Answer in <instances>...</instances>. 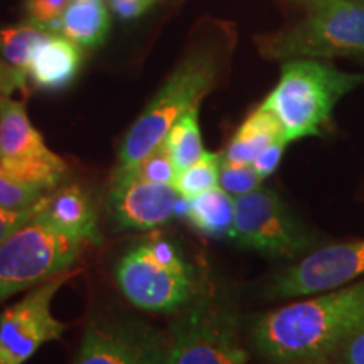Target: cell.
Listing matches in <instances>:
<instances>
[{
    "instance_id": "6da1fadb",
    "label": "cell",
    "mask_w": 364,
    "mask_h": 364,
    "mask_svg": "<svg viewBox=\"0 0 364 364\" xmlns=\"http://www.w3.org/2000/svg\"><path fill=\"white\" fill-rule=\"evenodd\" d=\"M233 48L230 27L218 21H204L194 27L184 56L156 93L118 150L115 171L134 167L164 142L172 125L218 85Z\"/></svg>"
},
{
    "instance_id": "7a4b0ae2",
    "label": "cell",
    "mask_w": 364,
    "mask_h": 364,
    "mask_svg": "<svg viewBox=\"0 0 364 364\" xmlns=\"http://www.w3.org/2000/svg\"><path fill=\"white\" fill-rule=\"evenodd\" d=\"M363 327L364 280L267 314L253 327V344L270 361L316 363Z\"/></svg>"
},
{
    "instance_id": "3957f363",
    "label": "cell",
    "mask_w": 364,
    "mask_h": 364,
    "mask_svg": "<svg viewBox=\"0 0 364 364\" xmlns=\"http://www.w3.org/2000/svg\"><path fill=\"white\" fill-rule=\"evenodd\" d=\"M364 83V75L344 73L316 59H289L279 85L260 107L279 120L287 144L321 135L336 103Z\"/></svg>"
},
{
    "instance_id": "277c9868",
    "label": "cell",
    "mask_w": 364,
    "mask_h": 364,
    "mask_svg": "<svg viewBox=\"0 0 364 364\" xmlns=\"http://www.w3.org/2000/svg\"><path fill=\"white\" fill-rule=\"evenodd\" d=\"M302 21L258 41L268 59L364 56V4L309 0Z\"/></svg>"
},
{
    "instance_id": "5b68a950",
    "label": "cell",
    "mask_w": 364,
    "mask_h": 364,
    "mask_svg": "<svg viewBox=\"0 0 364 364\" xmlns=\"http://www.w3.org/2000/svg\"><path fill=\"white\" fill-rule=\"evenodd\" d=\"M115 279L130 304L149 312H172L194 295V272L169 240L154 235L120 258Z\"/></svg>"
},
{
    "instance_id": "8992f818",
    "label": "cell",
    "mask_w": 364,
    "mask_h": 364,
    "mask_svg": "<svg viewBox=\"0 0 364 364\" xmlns=\"http://www.w3.org/2000/svg\"><path fill=\"white\" fill-rule=\"evenodd\" d=\"M41 211L0 243V304L70 270L78 260L85 243L61 233Z\"/></svg>"
},
{
    "instance_id": "52a82bcc",
    "label": "cell",
    "mask_w": 364,
    "mask_h": 364,
    "mask_svg": "<svg viewBox=\"0 0 364 364\" xmlns=\"http://www.w3.org/2000/svg\"><path fill=\"white\" fill-rule=\"evenodd\" d=\"M0 169L46 193L56 189L68 172L66 162L31 124L21 100L7 98L0 103Z\"/></svg>"
},
{
    "instance_id": "ba28073f",
    "label": "cell",
    "mask_w": 364,
    "mask_h": 364,
    "mask_svg": "<svg viewBox=\"0 0 364 364\" xmlns=\"http://www.w3.org/2000/svg\"><path fill=\"white\" fill-rule=\"evenodd\" d=\"M240 247L263 255L294 258L311 245V236L287 204L270 189L235 198V226L231 236Z\"/></svg>"
},
{
    "instance_id": "9c48e42d",
    "label": "cell",
    "mask_w": 364,
    "mask_h": 364,
    "mask_svg": "<svg viewBox=\"0 0 364 364\" xmlns=\"http://www.w3.org/2000/svg\"><path fill=\"white\" fill-rule=\"evenodd\" d=\"M80 270H66L31 290L0 314V364H26L46 343L58 341L66 324L54 318L51 302Z\"/></svg>"
},
{
    "instance_id": "30bf717a",
    "label": "cell",
    "mask_w": 364,
    "mask_h": 364,
    "mask_svg": "<svg viewBox=\"0 0 364 364\" xmlns=\"http://www.w3.org/2000/svg\"><path fill=\"white\" fill-rule=\"evenodd\" d=\"M162 332L139 318H102L88 324L73 364H166Z\"/></svg>"
},
{
    "instance_id": "8fae6325",
    "label": "cell",
    "mask_w": 364,
    "mask_h": 364,
    "mask_svg": "<svg viewBox=\"0 0 364 364\" xmlns=\"http://www.w3.org/2000/svg\"><path fill=\"white\" fill-rule=\"evenodd\" d=\"M364 275V240L329 245L282 272L268 289L273 299L309 297L353 284Z\"/></svg>"
},
{
    "instance_id": "7c38bea8",
    "label": "cell",
    "mask_w": 364,
    "mask_h": 364,
    "mask_svg": "<svg viewBox=\"0 0 364 364\" xmlns=\"http://www.w3.org/2000/svg\"><path fill=\"white\" fill-rule=\"evenodd\" d=\"M166 364H248V354L225 317L196 306L172 326Z\"/></svg>"
},
{
    "instance_id": "4fadbf2b",
    "label": "cell",
    "mask_w": 364,
    "mask_h": 364,
    "mask_svg": "<svg viewBox=\"0 0 364 364\" xmlns=\"http://www.w3.org/2000/svg\"><path fill=\"white\" fill-rule=\"evenodd\" d=\"M179 193L172 184H157L129 174L115 172L108 193L112 220L127 230H152L174 220Z\"/></svg>"
},
{
    "instance_id": "5bb4252c",
    "label": "cell",
    "mask_w": 364,
    "mask_h": 364,
    "mask_svg": "<svg viewBox=\"0 0 364 364\" xmlns=\"http://www.w3.org/2000/svg\"><path fill=\"white\" fill-rule=\"evenodd\" d=\"M83 66V49L65 36L48 33L36 44L26 75L36 88L61 91L75 83Z\"/></svg>"
},
{
    "instance_id": "9a60e30c",
    "label": "cell",
    "mask_w": 364,
    "mask_h": 364,
    "mask_svg": "<svg viewBox=\"0 0 364 364\" xmlns=\"http://www.w3.org/2000/svg\"><path fill=\"white\" fill-rule=\"evenodd\" d=\"M43 216L61 233L81 243L102 245L98 216L91 196L80 184L63 186L56 193L46 196Z\"/></svg>"
},
{
    "instance_id": "2e32d148",
    "label": "cell",
    "mask_w": 364,
    "mask_h": 364,
    "mask_svg": "<svg viewBox=\"0 0 364 364\" xmlns=\"http://www.w3.org/2000/svg\"><path fill=\"white\" fill-rule=\"evenodd\" d=\"M280 140H285V136L279 120L263 107H258L236 130L221 159L225 162L252 166L263 150Z\"/></svg>"
},
{
    "instance_id": "e0dca14e",
    "label": "cell",
    "mask_w": 364,
    "mask_h": 364,
    "mask_svg": "<svg viewBox=\"0 0 364 364\" xmlns=\"http://www.w3.org/2000/svg\"><path fill=\"white\" fill-rule=\"evenodd\" d=\"M107 0H71L61 19V34L81 49H98L110 34Z\"/></svg>"
},
{
    "instance_id": "ac0fdd59",
    "label": "cell",
    "mask_w": 364,
    "mask_h": 364,
    "mask_svg": "<svg viewBox=\"0 0 364 364\" xmlns=\"http://www.w3.org/2000/svg\"><path fill=\"white\" fill-rule=\"evenodd\" d=\"M194 230L211 238L233 236L235 198L216 186L189 199L188 220Z\"/></svg>"
},
{
    "instance_id": "d6986e66",
    "label": "cell",
    "mask_w": 364,
    "mask_h": 364,
    "mask_svg": "<svg viewBox=\"0 0 364 364\" xmlns=\"http://www.w3.org/2000/svg\"><path fill=\"white\" fill-rule=\"evenodd\" d=\"M162 145L166 147L172 162H174L177 174L193 166L206 152L203 147L201 130H199L198 108L186 112L172 125V129L166 135Z\"/></svg>"
},
{
    "instance_id": "ffe728a7",
    "label": "cell",
    "mask_w": 364,
    "mask_h": 364,
    "mask_svg": "<svg viewBox=\"0 0 364 364\" xmlns=\"http://www.w3.org/2000/svg\"><path fill=\"white\" fill-rule=\"evenodd\" d=\"M46 34L48 31L41 29L29 21L16 26L0 27V56L11 66L26 73L36 44Z\"/></svg>"
},
{
    "instance_id": "44dd1931",
    "label": "cell",
    "mask_w": 364,
    "mask_h": 364,
    "mask_svg": "<svg viewBox=\"0 0 364 364\" xmlns=\"http://www.w3.org/2000/svg\"><path fill=\"white\" fill-rule=\"evenodd\" d=\"M220 171L221 156L204 152L193 166L176 176L172 186L181 196L191 199L194 196L204 193V191L220 186Z\"/></svg>"
},
{
    "instance_id": "7402d4cb",
    "label": "cell",
    "mask_w": 364,
    "mask_h": 364,
    "mask_svg": "<svg viewBox=\"0 0 364 364\" xmlns=\"http://www.w3.org/2000/svg\"><path fill=\"white\" fill-rule=\"evenodd\" d=\"M46 191L14 179L0 169V208L22 211L34 208L46 198Z\"/></svg>"
},
{
    "instance_id": "603a6c76",
    "label": "cell",
    "mask_w": 364,
    "mask_h": 364,
    "mask_svg": "<svg viewBox=\"0 0 364 364\" xmlns=\"http://www.w3.org/2000/svg\"><path fill=\"white\" fill-rule=\"evenodd\" d=\"M115 172H129V174L139 177V179L157 182V184H172L177 176L174 162H172L171 156L167 154V150L162 144L152 154H149L140 162H136L134 167H130L127 171Z\"/></svg>"
},
{
    "instance_id": "cb8c5ba5",
    "label": "cell",
    "mask_w": 364,
    "mask_h": 364,
    "mask_svg": "<svg viewBox=\"0 0 364 364\" xmlns=\"http://www.w3.org/2000/svg\"><path fill=\"white\" fill-rule=\"evenodd\" d=\"M262 176L253 169V166H243V164L225 162L221 159L220 171V188L231 194L233 198L253 193L260 189Z\"/></svg>"
},
{
    "instance_id": "d4e9b609",
    "label": "cell",
    "mask_w": 364,
    "mask_h": 364,
    "mask_svg": "<svg viewBox=\"0 0 364 364\" xmlns=\"http://www.w3.org/2000/svg\"><path fill=\"white\" fill-rule=\"evenodd\" d=\"M71 0H26L27 21L48 33L61 34V19Z\"/></svg>"
},
{
    "instance_id": "484cf974",
    "label": "cell",
    "mask_w": 364,
    "mask_h": 364,
    "mask_svg": "<svg viewBox=\"0 0 364 364\" xmlns=\"http://www.w3.org/2000/svg\"><path fill=\"white\" fill-rule=\"evenodd\" d=\"M14 91L27 93V75L22 70H17L0 56V103L11 98Z\"/></svg>"
},
{
    "instance_id": "4316f807",
    "label": "cell",
    "mask_w": 364,
    "mask_h": 364,
    "mask_svg": "<svg viewBox=\"0 0 364 364\" xmlns=\"http://www.w3.org/2000/svg\"><path fill=\"white\" fill-rule=\"evenodd\" d=\"M44 201L46 198L39 204H36L34 208L22 209V211H12V209L0 208V243H2L16 228L24 225L27 220H31L34 215H38L44 206Z\"/></svg>"
},
{
    "instance_id": "83f0119b",
    "label": "cell",
    "mask_w": 364,
    "mask_h": 364,
    "mask_svg": "<svg viewBox=\"0 0 364 364\" xmlns=\"http://www.w3.org/2000/svg\"><path fill=\"white\" fill-rule=\"evenodd\" d=\"M113 16L120 21H134L149 12L159 0H107Z\"/></svg>"
},
{
    "instance_id": "f1b7e54d",
    "label": "cell",
    "mask_w": 364,
    "mask_h": 364,
    "mask_svg": "<svg viewBox=\"0 0 364 364\" xmlns=\"http://www.w3.org/2000/svg\"><path fill=\"white\" fill-rule=\"evenodd\" d=\"M287 142L285 140H280V142L272 144L270 147L263 150V152L253 161V169L262 176V179L272 176L273 172L277 171V167L280 166L282 157H284V150H285Z\"/></svg>"
},
{
    "instance_id": "f546056e",
    "label": "cell",
    "mask_w": 364,
    "mask_h": 364,
    "mask_svg": "<svg viewBox=\"0 0 364 364\" xmlns=\"http://www.w3.org/2000/svg\"><path fill=\"white\" fill-rule=\"evenodd\" d=\"M341 364H364V327L344 344Z\"/></svg>"
}]
</instances>
